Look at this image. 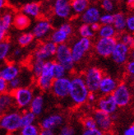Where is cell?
<instances>
[{"instance_id":"cell-33","label":"cell","mask_w":134,"mask_h":135,"mask_svg":"<svg viewBox=\"0 0 134 135\" xmlns=\"http://www.w3.org/2000/svg\"><path fill=\"white\" fill-rule=\"evenodd\" d=\"M77 31H78L79 36L84 37V38L93 39L96 35V33L92 30L91 25L85 24V23H82L79 26Z\"/></svg>"},{"instance_id":"cell-20","label":"cell","mask_w":134,"mask_h":135,"mask_svg":"<svg viewBox=\"0 0 134 135\" xmlns=\"http://www.w3.org/2000/svg\"><path fill=\"white\" fill-rule=\"evenodd\" d=\"M118 81L117 78H113L108 74H105L103 76L98 89V94L100 96H108L112 95L113 92L116 89L118 85Z\"/></svg>"},{"instance_id":"cell-32","label":"cell","mask_w":134,"mask_h":135,"mask_svg":"<svg viewBox=\"0 0 134 135\" xmlns=\"http://www.w3.org/2000/svg\"><path fill=\"white\" fill-rule=\"evenodd\" d=\"M44 62L45 61H43V60L34 59V58L31 59L30 64V69H31V75L35 78H36L41 73Z\"/></svg>"},{"instance_id":"cell-35","label":"cell","mask_w":134,"mask_h":135,"mask_svg":"<svg viewBox=\"0 0 134 135\" xmlns=\"http://www.w3.org/2000/svg\"><path fill=\"white\" fill-rule=\"evenodd\" d=\"M41 127L36 124L22 126L17 133L18 135H39L41 132Z\"/></svg>"},{"instance_id":"cell-1","label":"cell","mask_w":134,"mask_h":135,"mask_svg":"<svg viewBox=\"0 0 134 135\" xmlns=\"http://www.w3.org/2000/svg\"><path fill=\"white\" fill-rule=\"evenodd\" d=\"M90 91L83 78L82 73H74L71 77V86L68 98L75 106H81L87 103Z\"/></svg>"},{"instance_id":"cell-9","label":"cell","mask_w":134,"mask_h":135,"mask_svg":"<svg viewBox=\"0 0 134 135\" xmlns=\"http://www.w3.org/2000/svg\"><path fill=\"white\" fill-rule=\"evenodd\" d=\"M112 96L115 98L118 108H124L129 105L132 100L130 84L125 81L119 82Z\"/></svg>"},{"instance_id":"cell-56","label":"cell","mask_w":134,"mask_h":135,"mask_svg":"<svg viewBox=\"0 0 134 135\" xmlns=\"http://www.w3.org/2000/svg\"><path fill=\"white\" fill-rule=\"evenodd\" d=\"M130 59H134V47L130 49Z\"/></svg>"},{"instance_id":"cell-48","label":"cell","mask_w":134,"mask_h":135,"mask_svg":"<svg viewBox=\"0 0 134 135\" xmlns=\"http://www.w3.org/2000/svg\"><path fill=\"white\" fill-rule=\"evenodd\" d=\"M98 93L97 92H91L88 95V98H87V103L89 104H95L97 100H98Z\"/></svg>"},{"instance_id":"cell-6","label":"cell","mask_w":134,"mask_h":135,"mask_svg":"<svg viewBox=\"0 0 134 135\" xmlns=\"http://www.w3.org/2000/svg\"><path fill=\"white\" fill-rule=\"evenodd\" d=\"M105 73L97 66H89L82 73L85 83L91 92H98L99 86Z\"/></svg>"},{"instance_id":"cell-19","label":"cell","mask_w":134,"mask_h":135,"mask_svg":"<svg viewBox=\"0 0 134 135\" xmlns=\"http://www.w3.org/2000/svg\"><path fill=\"white\" fill-rule=\"evenodd\" d=\"M96 109L102 110L107 114H110L111 115L116 114L118 109V106L112 95L100 96L96 102Z\"/></svg>"},{"instance_id":"cell-7","label":"cell","mask_w":134,"mask_h":135,"mask_svg":"<svg viewBox=\"0 0 134 135\" xmlns=\"http://www.w3.org/2000/svg\"><path fill=\"white\" fill-rule=\"evenodd\" d=\"M54 61L61 64L69 73L74 71L77 64L72 59L70 45L65 43L57 45V50L54 55Z\"/></svg>"},{"instance_id":"cell-31","label":"cell","mask_w":134,"mask_h":135,"mask_svg":"<svg viewBox=\"0 0 134 135\" xmlns=\"http://www.w3.org/2000/svg\"><path fill=\"white\" fill-rule=\"evenodd\" d=\"M12 44L9 40H5L0 42V62L6 61L11 55Z\"/></svg>"},{"instance_id":"cell-14","label":"cell","mask_w":134,"mask_h":135,"mask_svg":"<svg viewBox=\"0 0 134 135\" xmlns=\"http://www.w3.org/2000/svg\"><path fill=\"white\" fill-rule=\"evenodd\" d=\"M52 10L53 16L61 20H68L73 16L70 0H54Z\"/></svg>"},{"instance_id":"cell-52","label":"cell","mask_w":134,"mask_h":135,"mask_svg":"<svg viewBox=\"0 0 134 135\" xmlns=\"http://www.w3.org/2000/svg\"><path fill=\"white\" fill-rule=\"evenodd\" d=\"M8 7V1L7 0H0V12H2Z\"/></svg>"},{"instance_id":"cell-23","label":"cell","mask_w":134,"mask_h":135,"mask_svg":"<svg viewBox=\"0 0 134 135\" xmlns=\"http://www.w3.org/2000/svg\"><path fill=\"white\" fill-rule=\"evenodd\" d=\"M14 106V99L11 91H8L0 94V115L12 110Z\"/></svg>"},{"instance_id":"cell-51","label":"cell","mask_w":134,"mask_h":135,"mask_svg":"<svg viewBox=\"0 0 134 135\" xmlns=\"http://www.w3.org/2000/svg\"><path fill=\"white\" fill-rule=\"evenodd\" d=\"M39 135H55V133L53 130H50V129H41V132H39Z\"/></svg>"},{"instance_id":"cell-24","label":"cell","mask_w":134,"mask_h":135,"mask_svg":"<svg viewBox=\"0 0 134 135\" xmlns=\"http://www.w3.org/2000/svg\"><path fill=\"white\" fill-rule=\"evenodd\" d=\"M15 14L16 13L12 8L7 7L5 9L0 12V25L8 31L13 26V20H14Z\"/></svg>"},{"instance_id":"cell-45","label":"cell","mask_w":134,"mask_h":135,"mask_svg":"<svg viewBox=\"0 0 134 135\" xmlns=\"http://www.w3.org/2000/svg\"><path fill=\"white\" fill-rule=\"evenodd\" d=\"M81 135H105V133L103 132L102 130H100V129H98V128L92 129H84Z\"/></svg>"},{"instance_id":"cell-59","label":"cell","mask_w":134,"mask_h":135,"mask_svg":"<svg viewBox=\"0 0 134 135\" xmlns=\"http://www.w3.org/2000/svg\"><path fill=\"white\" fill-rule=\"evenodd\" d=\"M120 1H122V0H120Z\"/></svg>"},{"instance_id":"cell-54","label":"cell","mask_w":134,"mask_h":135,"mask_svg":"<svg viewBox=\"0 0 134 135\" xmlns=\"http://www.w3.org/2000/svg\"><path fill=\"white\" fill-rule=\"evenodd\" d=\"M127 6L132 11H134V0H127Z\"/></svg>"},{"instance_id":"cell-46","label":"cell","mask_w":134,"mask_h":135,"mask_svg":"<svg viewBox=\"0 0 134 135\" xmlns=\"http://www.w3.org/2000/svg\"><path fill=\"white\" fill-rule=\"evenodd\" d=\"M23 48L22 47H17V48H15L13 50H12L11 52V57L13 58L14 59L17 60L22 59V57L24 55V52H23Z\"/></svg>"},{"instance_id":"cell-8","label":"cell","mask_w":134,"mask_h":135,"mask_svg":"<svg viewBox=\"0 0 134 135\" xmlns=\"http://www.w3.org/2000/svg\"><path fill=\"white\" fill-rule=\"evenodd\" d=\"M14 99L15 106L20 110H26L29 108L35 92L29 86H22L11 91Z\"/></svg>"},{"instance_id":"cell-41","label":"cell","mask_w":134,"mask_h":135,"mask_svg":"<svg viewBox=\"0 0 134 135\" xmlns=\"http://www.w3.org/2000/svg\"><path fill=\"white\" fill-rule=\"evenodd\" d=\"M113 22V12H104L100 16V23L101 25H112Z\"/></svg>"},{"instance_id":"cell-13","label":"cell","mask_w":134,"mask_h":135,"mask_svg":"<svg viewBox=\"0 0 134 135\" xmlns=\"http://www.w3.org/2000/svg\"><path fill=\"white\" fill-rule=\"evenodd\" d=\"M56 50L57 45L55 43L51 41L49 39L44 40L35 50L33 53V58L43 60V61L50 60L51 59L54 58Z\"/></svg>"},{"instance_id":"cell-49","label":"cell","mask_w":134,"mask_h":135,"mask_svg":"<svg viewBox=\"0 0 134 135\" xmlns=\"http://www.w3.org/2000/svg\"><path fill=\"white\" fill-rule=\"evenodd\" d=\"M8 30H6L3 26H2L0 25V42L3 41L5 40H8Z\"/></svg>"},{"instance_id":"cell-5","label":"cell","mask_w":134,"mask_h":135,"mask_svg":"<svg viewBox=\"0 0 134 135\" xmlns=\"http://www.w3.org/2000/svg\"><path fill=\"white\" fill-rule=\"evenodd\" d=\"M118 42L117 37L101 38L98 37L93 42V52L100 58H110L112 52Z\"/></svg>"},{"instance_id":"cell-26","label":"cell","mask_w":134,"mask_h":135,"mask_svg":"<svg viewBox=\"0 0 134 135\" xmlns=\"http://www.w3.org/2000/svg\"><path fill=\"white\" fill-rule=\"evenodd\" d=\"M44 108V98L41 94H36L33 97L29 106V110L34 113L36 116L41 115Z\"/></svg>"},{"instance_id":"cell-43","label":"cell","mask_w":134,"mask_h":135,"mask_svg":"<svg viewBox=\"0 0 134 135\" xmlns=\"http://www.w3.org/2000/svg\"><path fill=\"white\" fill-rule=\"evenodd\" d=\"M82 124H83L84 129H96V128H97L96 123L92 115L86 116V118H84L83 121H82Z\"/></svg>"},{"instance_id":"cell-12","label":"cell","mask_w":134,"mask_h":135,"mask_svg":"<svg viewBox=\"0 0 134 135\" xmlns=\"http://www.w3.org/2000/svg\"><path fill=\"white\" fill-rule=\"evenodd\" d=\"M53 30V25L49 19L45 17H39L36 20L33 26L31 32L33 33L36 40L44 41L45 39L49 37Z\"/></svg>"},{"instance_id":"cell-50","label":"cell","mask_w":134,"mask_h":135,"mask_svg":"<svg viewBox=\"0 0 134 135\" xmlns=\"http://www.w3.org/2000/svg\"><path fill=\"white\" fill-rule=\"evenodd\" d=\"M123 135H134V123L124 130Z\"/></svg>"},{"instance_id":"cell-4","label":"cell","mask_w":134,"mask_h":135,"mask_svg":"<svg viewBox=\"0 0 134 135\" xmlns=\"http://www.w3.org/2000/svg\"><path fill=\"white\" fill-rule=\"evenodd\" d=\"M53 60H47L44 62L41 73L36 78V86L42 91H50L53 80L55 79L53 73Z\"/></svg>"},{"instance_id":"cell-15","label":"cell","mask_w":134,"mask_h":135,"mask_svg":"<svg viewBox=\"0 0 134 135\" xmlns=\"http://www.w3.org/2000/svg\"><path fill=\"white\" fill-rule=\"evenodd\" d=\"M92 116L96 121L98 129L105 133H108L112 129L115 120H113L111 114L96 109V110H94L92 114Z\"/></svg>"},{"instance_id":"cell-58","label":"cell","mask_w":134,"mask_h":135,"mask_svg":"<svg viewBox=\"0 0 134 135\" xmlns=\"http://www.w3.org/2000/svg\"><path fill=\"white\" fill-rule=\"evenodd\" d=\"M92 1H97V2H99L100 0H92Z\"/></svg>"},{"instance_id":"cell-44","label":"cell","mask_w":134,"mask_h":135,"mask_svg":"<svg viewBox=\"0 0 134 135\" xmlns=\"http://www.w3.org/2000/svg\"><path fill=\"white\" fill-rule=\"evenodd\" d=\"M58 135H75V129L70 125H63Z\"/></svg>"},{"instance_id":"cell-21","label":"cell","mask_w":134,"mask_h":135,"mask_svg":"<svg viewBox=\"0 0 134 135\" xmlns=\"http://www.w3.org/2000/svg\"><path fill=\"white\" fill-rule=\"evenodd\" d=\"M22 73V68L16 63L9 62L0 68V77L9 83Z\"/></svg>"},{"instance_id":"cell-53","label":"cell","mask_w":134,"mask_h":135,"mask_svg":"<svg viewBox=\"0 0 134 135\" xmlns=\"http://www.w3.org/2000/svg\"><path fill=\"white\" fill-rule=\"evenodd\" d=\"M91 26L92 30H93L94 31H95L96 33H97V31H99V29H100V22L93 23V24L91 25Z\"/></svg>"},{"instance_id":"cell-11","label":"cell","mask_w":134,"mask_h":135,"mask_svg":"<svg viewBox=\"0 0 134 135\" xmlns=\"http://www.w3.org/2000/svg\"><path fill=\"white\" fill-rule=\"evenodd\" d=\"M71 86V78L65 76L63 78H55L51 86L50 91L56 98L63 100L68 98Z\"/></svg>"},{"instance_id":"cell-55","label":"cell","mask_w":134,"mask_h":135,"mask_svg":"<svg viewBox=\"0 0 134 135\" xmlns=\"http://www.w3.org/2000/svg\"><path fill=\"white\" fill-rule=\"evenodd\" d=\"M130 87H131V91L132 94V99H134V78L130 80Z\"/></svg>"},{"instance_id":"cell-39","label":"cell","mask_w":134,"mask_h":135,"mask_svg":"<svg viewBox=\"0 0 134 135\" xmlns=\"http://www.w3.org/2000/svg\"><path fill=\"white\" fill-rule=\"evenodd\" d=\"M68 70L65 69L61 64H59L56 61H54V65H53V73H54V78H59L67 76L68 73Z\"/></svg>"},{"instance_id":"cell-57","label":"cell","mask_w":134,"mask_h":135,"mask_svg":"<svg viewBox=\"0 0 134 135\" xmlns=\"http://www.w3.org/2000/svg\"><path fill=\"white\" fill-rule=\"evenodd\" d=\"M115 2H118V1H120V0H113Z\"/></svg>"},{"instance_id":"cell-3","label":"cell","mask_w":134,"mask_h":135,"mask_svg":"<svg viewBox=\"0 0 134 135\" xmlns=\"http://www.w3.org/2000/svg\"><path fill=\"white\" fill-rule=\"evenodd\" d=\"M22 113L12 110L0 115V129L11 134L17 133L22 127Z\"/></svg>"},{"instance_id":"cell-25","label":"cell","mask_w":134,"mask_h":135,"mask_svg":"<svg viewBox=\"0 0 134 135\" xmlns=\"http://www.w3.org/2000/svg\"><path fill=\"white\" fill-rule=\"evenodd\" d=\"M31 24V18L24 14L23 12H17L13 20V26L18 31H25Z\"/></svg>"},{"instance_id":"cell-18","label":"cell","mask_w":134,"mask_h":135,"mask_svg":"<svg viewBox=\"0 0 134 135\" xmlns=\"http://www.w3.org/2000/svg\"><path fill=\"white\" fill-rule=\"evenodd\" d=\"M101 9L100 6L96 4H90L85 12L79 16V19L82 23L91 25L93 23L100 22V18L101 16Z\"/></svg>"},{"instance_id":"cell-38","label":"cell","mask_w":134,"mask_h":135,"mask_svg":"<svg viewBox=\"0 0 134 135\" xmlns=\"http://www.w3.org/2000/svg\"><path fill=\"white\" fill-rule=\"evenodd\" d=\"M100 8L104 12H113L115 10V3L113 0H100Z\"/></svg>"},{"instance_id":"cell-17","label":"cell","mask_w":134,"mask_h":135,"mask_svg":"<svg viewBox=\"0 0 134 135\" xmlns=\"http://www.w3.org/2000/svg\"><path fill=\"white\" fill-rule=\"evenodd\" d=\"M64 116L59 113H53L44 117L41 122L39 127L42 129H50L53 130L61 128L64 124Z\"/></svg>"},{"instance_id":"cell-28","label":"cell","mask_w":134,"mask_h":135,"mask_svg":"<svg viewBox=\"0 0 134 135\" xmlns=\"http://www.w3.org/2000/svg\"><path fill=\"white\" fill-rule=\"evenodd\" d=\"M126 18L127 16L122 12L113 13V22L112 25L115 28L118 34L126 31Z\"/></svg>"},{"instance_id":"cell-42","label":"cell","mask_w":134,"mask_h":135,"mask_svg":"<svg viewBox=\"0 0 134 135\" xmlns=\"http://www.w3.org/2000/svg\"><path fill=\"white\" fill-rule=\"evenodd\" d=\"M126 31L134 34V11L127 15L126 18Z\"/></svg>"},{"instance_id":"cell-34","label":"cell","mask_w":134,"mask_h":135,"mask_svg":"<svg viewBox=\"0 0 134 135\" xmlns=\"http://www.w3.org/2000/svg\"><path fill=\"white\" fill-rule=\"evenodd\" d=\"M117 39L118 41L122 42L125 45H127L129 48L134 47V34L130 33L128 31H124L123 33H120L118 35Z\"/></svg>"},{"instance_id":"cell-47","label":"cell","mask_w":134,"mask_h":135,"mask_svg":"<svg viewBox=\"0 0 134 135\" xmlns=\"http://www.w3.org/2000/svg\"><path fill=\"white\" fill-rule=\"evenodd\" d=\"M9 88H8V83L7 82L6 80H4L3 78L0 77V94L8 91Z\"/></svg>"},{"instance_id":"cell-22","label":"cell","mask_w":134,"mask_h":135,"mask_svg":"<svg viewBox=\"0 0 134 135\" xmlns=\"http://www.w3.org/2000/svg\"><path fill=\"white\" fill-rule=\"evenodd\" d=\"M21 12L28 16L30 18L38 19L41 17L42 14V6L38 2H31L25 3L22 7Z\"/></svg>"},{"instance_id":"cell-36","label":"cell","mask_w":134,"mask_h":135,"mask_svg":"<svg viewBox=\"0 0 134 135\" xmlns=\"http://www.w3.org/2000/svg\"><path fill=\"white\" fill-rule=\"evenodd\" d=\"M28 85H29L28 83H26V78L23 77L22 73L18 77H17L16 78L10 81V82L8 83L9 91H12L19 88V87L26 86H28Z\"/></svg>"},{"instance_id":"cell-16","label":"cell","mask_w":134,"mask_h":135,"mask_svg":"<svg viewBox=\"0 0 134 135\" xmlns=\"http://www.w3.org/2000/svg\"><path fill=\"white\" fill-rule=\"evenodd\" d=\"M110 58L117 65H124L130 59V48L118 40Z\"/></svg>"},{"instance_id":"cell-29","label":"cell","mask_w":134,"mask_h":135,"mask_svg":"<svg viewBox=\"0 0 134 135\" xmlns=\"http://www.w3.org/2000/svg\"><path fill=\"white\" fill-rule=\"evenodd\" d=\"M96 35L98 37L101 38H113L118 36V32L113 25H101L99 31H97Z\"/></svg>"},{"instance_id":"cell-2","label":"cell","mask_w":134,"mask_h":135,"mask_svg":"<svg viewBox=\"0 0 134 135\" xmlns=\"http://www.w3.org/2000/svg\"><path fill=\"white\" fill-rule=\"evenodd\" d=\"M72 59L76 64L82 63L93 50L92 39L79 36L70 45Z\"/></svg>"},{"instance_id":"cell-37","label":"cell","mask_w":134,"mask_h":135,"mask_svg":"<svg viewBox=\"0 0 134 135\" xmlns=\"http://www.w3.org/2000/svg\"><path fill=\"white\" fill-rule=\"evenodd\" d=\"M37 116L31 111L30 110H24V111L22 113V125L26 126V125H30L36 124Z\"/></svg>"},{"instance_id":"cell-10","label":"cell","mask_w":134,"mask_h":135,"mask_svg":"<svg viewBox=\"0 0 134 135\" xmlns=\"http://www.w3.org/2000/svg\"><path fill=\"white\" fill-rule=\"evenodd\" d=\"M74 33V26L69 22H63L58 28L53 29L49 39L57 45L68 43L70 37Z\"/></svg>"},{"instance_id":"cell-30","label":"cell","mask_w":134,"mask_h":135,"mask_svg":"<svg viewBox=\"0 0 134 135\" xmlns=\"http://www.w3.org/2000/svg\"><path fill=\"white\" fill-rule=\"evenodd\" d=\"M35 36L33 35L31 31H25L17 36V45L22 47V48H26V47L30 46L33 42L35 41Z\"/></svg>"},{"instance_id":"cell-40","label":"cell","mask_w":134,"mask_h":135,"mask_svg":"<svg viewBox=\"0 0 134 135\" xmlns=\"http://www.w3.org/2000/svg\"><path fill=\"white\" fill-rule=\"evenodd\" d=\"M124 72L128 79L134 78V59H129L128 61L124 64Z\"/></svg>"},{"instance_id":"cell-27","label":"cell","mask_w":134,"mask_h":135,"mask_svg":"<svg viewBox=\"0 0 134 135\" xmlns=\"http://www.w3.org/2000/svg\"><path fill=\"white\" fill-rule=\"evenodd\" d=\"M73 16L79 17L91 4V0H70Z\"/></svg>"}]
</instances>
